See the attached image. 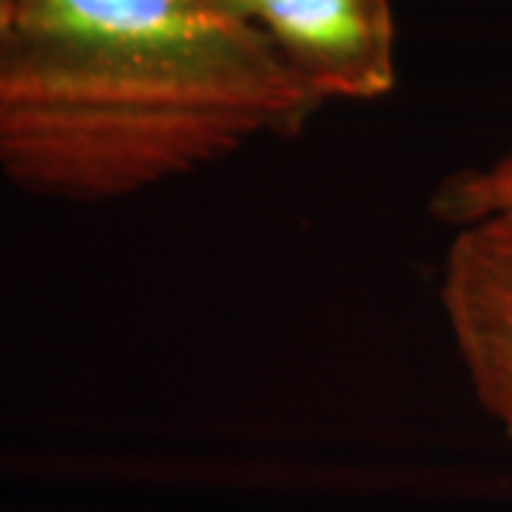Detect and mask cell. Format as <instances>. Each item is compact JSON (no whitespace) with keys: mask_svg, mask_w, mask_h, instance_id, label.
Returning <instances> with one entry per match:
<instances>
[{"mask_svg":"<svg viewBox=\"0 0 512 512\" xmlns=\"http://www.w3.org/2000/svg\"><path fill=\"white\" fill-rule=\"evenodd\" d=\"M9 15H12V0H0V35L9 23Z\"/></svg>","mask_w":512,"mask_h":512,"instance_id":"cell-5","label":"cell"},{"mask_svg":"<svg viewBox=\"0 0 512 512\" xmlns=\"http://www.w3.org/2000/svg\"><path fill=\"white\" fill-rule=\"evenodd\" d=\"M319 106L214 0H12L0 35V171L40 197L120 200Z\"/></svg>","mask_w":512,"mask_h":512,"instance_id":"cell-1","label":"cell"},{"mask_svg":"<svg viewBox=\"0 0 512 512\" xmlns=\"http://www.w3.org/2000/svg\"><path fill=\"white\" fill-rule=\"evenodd\" d=\"M501 211H512V148L484 168L461 171L436 197V214L456 228Z\"/></svg>","mask_w":512,"mask_h":512,"instance_id":"cell-4","label":"cell"},{"mask_svg":"<svg viewBox=\"0 0 512 512\" xmlns=\"http://www.w3.org/2000/svg\"><path fill=\"white\" fill-rule=\"evenodd\" d=\"M441 305L478 402L512 441V211L458 228Z\"/></svg>","mask_w":512,"mask_h":512,"instance_id":"cell-3","label":"cell"},{"mask_svg":"<svg viewBox=\"0 0 512 512\" xmlns=\"http://www.w3.org/2000/svg\"><path fill=\"white\" fill-rule=\"evenodd\" d=\"M254 29L322 103L396 89L393 0H214Z\"/></svg>","mask_w":512,"mask_h":512,"instance_id":"cell-2","label":"cell"}]
</instances>
